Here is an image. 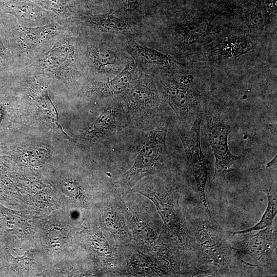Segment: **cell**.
<instances>
[{
    "mask_svg": "<svg viewBox=\"0 0 277 277\" xmlns=\"http://www.w3.org/2000/svg\"><path fill=\"white\" fill-rule=\"evenodd\" d=\"M195 212L186 211L184 214L187 226L194 238L197 268L208 271L210 275L222 274L233 271L240 264L247 265L246 262L235 257L231 242L210 210L203 206Z\"/></svg>",
    "mask_w": 277,
    "mask_h": 277,
    "instance_id": "1",
    "label": "cell"
},
{
    "mask_svg": "<svg viewBox=\"0 0 277 277\" xmlns=\"http://www.w3.org/2000/svg\"><path fill=\"white\" fill-rule=\"evenodd\" d=\"M78 28L68 22L66 29L41 51L21 62L17 71L70 80L81 72Z\"/></svg>",
    "mask_w": 277,
    "mask_h": 277,
    "instance_id": "2",
    "label": "cell"
},
{
    "mask_svg": "<svg viewBox=\"0 0 277 277\" xmlns=\"http://www.w3.org/2000/svg\"><path fill=\"white\" fill-rule=\"evenodd\" d=\"M129 193H137L151 200L170 235L184 250L194 254V240L181 208L180 193L167 182L166 177L146 176L140 180Z\"/></svg>",
    "mask_w": 277,
    "mask_h": 277,
    "instance_id": "3",
    "label": "cell"
},
{
    "mask_svg": "<svg viewBox=\"0 0 277 277\" xmlns=\"http://www.w3.org/2000/svg\"><path fill=\"white\" fill-rule=\"evenodd\" d=\"M168 125L167 118L146 133V138L133 165L124 173L112 176L115 186L122 196L128 194L133 186L146 176L166 177L169 161L166 143Z\"/></svg>",
    "mask_w": 277,
    "mask_h": 277,
    "instance_id": "4",
    "label": "cell"
},
{
    "mask_svg": "<svg viewBox=\"0 0 277 277\" xmlns=\"http://www.w3.org/2000/svg\"><path fill=\"white\" fill-rule=\"evenodd\" d=\"M68 25V22L59 19L48 25L27 27L5 13L2 26L3 38L14 58L16 69L20 62L50 45Z\"/></svg>",
    "mask_w": 277,
    "mask_h": 277,
    "instance_id": "5",
    "label": "cell"
},
{
    "mask_svg": "<svg viewBox=\"0 0 277 277\" xmlns=\"http://www.w3.org/2000/svg\"><path fill=\"white\" fill-rule=\"evenodd\" d=\"M134 128L146 133L163 120L162 104L153 80L142 74L118 100Z\"/></svg>",
    "mask_w": 277,
    "mask_h": 277,
    "instance_id": "6",
    "label": "cell"
},
{
    "mask_svg": "<svg viewBox=\"0 0 277 277\" xmlns=\"http://www.w3.org/2000/svg\"><path fill=\"white\" fill-rule=\"evenodd\" d=\"M138 194L130 193L123 196V203L132 242L141 249L153 243L165 226L152 201Z\"/></svg>",
    "mask_w": 277,
    "mask_h": 277,
    "instance_id": "7",
    "label": "cell"
},
{
    "mask_svg": "<svg viewBox=\"0 0 277 277\" xmlns=\"http://www.w3.org/2000/svg\"><path fill=\"white\" fill-rule=\"evenodd\" d=\"M138 132L130 123L120 102L109 101L94 123L83 135L111 148Z\"/></svg>",
    "mask_w": 277,
    "mask_h": 277,
    "instance_id": "8",
    "label": "cell"
},
{
    "mask_svg": "<svg viewBox=\"0 0 277 277\" xmlns=\"http://www.w3.org/2000/svg\"><path fill=\"white\" fill-rule=\"evenodd\" d=\"M243 239L231 242L235 257L240 261L249 256L259 268L274 266L273 255L276 247V230L273 225L263 229L242 234Z\"/></svg>",
    "mask_w": 277,
    "mask_h": 277,
    "instance_id": "9",
    "label": "cell"
},
{
    "mask_svg": "<svg viewBox=\"0 0 277 277\" xmlns=\"http://www.w3.org/2000/svg\"><path fill=\"white\" fill-rule=\"evenodd\" d=\"M201 118L197 115L189 130H180L179 135L185 150L187 164L195 181L201 203L207 210H209L205 193L208 170L201 146Z\"/></svg>",
    "mask_w": 277,
    "mask_h": 277,
    "instance_id": "10",
    "label": "cell"
},
{
    "mask_svg": "<svg viewBox=\"0 0 277 277\" xmlns=\"http://www.w3.org/2000/svg\"><path fill=\"white\" fill-rule=\"evenodd\" d=\"M208 140L214 157L213 179L229 171L233 164L241 159L234 155L229 149L228 135L229 127L221 117L212 112L205 115Z\"/></svg>",
    "mask_w": 277,
    "mask_h": 277,
    "instance_id": "11",
    "label": "cell"
},
{
    "mask_svg": "<svg viewBox=\"0 0 277 277\" xmlns=\"http://www.w3.org/2000/svg\"><path fill=\"white\" fill-rule=\"evenodd\" d=\"M161 88L163 98L181 122L188 119L202 98L195 87L181 82L167 80L162 82Z\"/></svg>",
    "mask_w": 277,
    "mask_h": 277,
    "instance_id": "12",
    "label": "cell"
},
{
    "mask_svg": "<svg viewBox=\"0 0 277 277\" xmlns=\"http://www.w3.org/2000/svg\"><path fill=\"white\" fill-rule=\"evenodd\" d=\"M0 9L27 27L48 25L60 19L31 0H0Z\"/></svg>",
    "mask_w": 277,
    "mask_h": 277,
    "instance_id": "13",
    "label": "cell"
},
{
    "mask_svg": "<svg viewBox=\"0 0 277 277\" xmlns=\"http://www.w3.org/2000/svg\"><path fill=\"white\" fill-rule=\"evenodd\" d=\"M101 215L102 226L111 234L117 247L132 241L124 216L121 194L116 195L104 203Z\"/></svg>",
    "mask_w": 277,
    "mask_h": 277,
    "instance_id": "14",
    "label": "cell"
},
{
    "mask_svg": "<svg viewBox=\"0 0 277 277\" xmlns=\"http://www.w3.org/2000/svg\"><path fill=\"white\" fill-rule=\"evenodd\" d=\"M126 263L125 276H167L155 263L132 242L117 247Z\"/></svg>",
    "mask_w": 277,
    "mask_h": 277,
    "instance_id": "15",
    "label": "cell"
},
{
    "mask_svg": "<svg viewBox=\"0 0 277 277\" xmlns=\"http://www.w3.org/2000/svg\"><path fill=\"white\" fill-rule=\"evenodd\" d=\"M136 79L134 77L133 67L128 64L114 77L105 82L93 83L91 93L104 97L122 95Z\"/></svg>",
    "mask_w": 277,
    "mask_h": 277,
    "instance_id": "16",
    "label": "cell"
},
{
    "mask_svg": "<svg viewBox=\"0 0 277 277\" xmlns=\"http://www.w3.org/2000/svg\"><path fill=\"white\" fill-rule=\"evenodd\" d=\"M78 18L82 19L84 25L103 33L123 32L130 28L128 22L110 14L84 16Z\"/></svg>",
    "mask_w": 277,
    "mask_h": 277,
    "instance_id": "17",
    "label": "cell"
},
{
    "mask_svg": "<svg viewBox=\"0 0 277 277\" xmlns=\"http://www.w3.org/2000/svg\"><path fill=\"white\" fill-rule=\"evenodd\" d=\"M88 65L97 72L106 71L117 62V57L112 50L103 46L90 44L84 50Z\"/></svg>",
    "mask_w": 277,
    "mask_h": 277,
    "instance_id": "18",
    "label": "cell"
},
{
    "mask_svg": "<svg viewBox=\"0 0 277 277\" xmlns=\"http://www.w3.org/2000/svg\"><path fill=\"white\" fill-rule=\"evenodd\" d=\"M251 43L244 37H233L216 43L208 50L209 56L220 58L239 56L251 48Z\"/></svg>",
    "mask_w": 277,
    "mask_h": 277,
    "instance_id": "19",
    "label": "cell"
},
{
    "mask_svg": "<svg viewBox=\"0 0 277 277\" xmlns=\"http://www.w3.org/2000/svg\"><path fill=\"white\" fill-rule=\"evenodd\" d=\"M266 193L268 203L265 211L260 221L253 226L247 229L239 230L229 231L230 235H240L248 232L263 229L266 227L273 225V220L277 213V195L276 185H273L272 188H265L263 190Z\"/></svg>",
    "mask_w": 277,
    "mask_h": 277,
    "instance_id": "20",
    "label": "cell"
},
{
    "mask_svg": "<svg viewBox=\"0 0 277 277\" xmlns=\"http://www.w3.org/2000/svg\"><path fill=\"white\" fill-rule=\"evenodd\" d=\"M42 8L55 14L60 19L68 21L75 14L78 0H31Z\"/></svg>",
    "mask_w": 277,
    "mask_h": 277,
    "instance_id": "21",
    "label": "cell"
},
{
    "mask_svg": "<svg viewBox=\"0 0 277 277\" xmlns=\"http://www.w3.org/2000/svg\"><path fill=\"white\" fill-rule=\"evenodd\" d=\"M48 87L47 84L40 85L37 88L36 94L31 95L38 103L39 106L46 113L48 117L51 120L52 123L57 126L60 132L69 140H73L69 137L63 130L60 125L57 112L55 106L52 103L48 94Z\"/></svg>",
    "mask_w": 277,
    "mask_h": 277,
    "instance_id": "22",
    "label": "cell"
},
{
    "mask_svg": "<svg viewBox=\"0 0 277 277\" xmlns=\"http://www.w3.org/2000/svg\"><path fill=\"white\" fill-rule=\"evenodd\" d=\"M266 4H260L253 7L249 12V26L256 29H261L266 26L270 18V14L275 9V5L271 1H266Z\"/></svg>",
    "mask_w": 277,
    "mask_h": 277,
    "instance_id": "23",
    "label": "cell"
},
{
    "mask_svg": "<svg viewBox=\"0 0 277 277\" xmlns=\"http://www.w3.org/2000/svg\"><path fill=\"white\" fill-rule=\"evenodd\" d=\"M136 53L144 62L161 68H168L173 66L172 59L168 55L148 47L136 45Z\"/></svg>",
    "mask_w": 277,
    "mask_h": 277,
    "instance_id": "24",
    "label": "cell"
},
{
    "mask_svg": "<svg viewBox=\"0 0 277 277\" xmlns=\"http://www.w3.org/2000/svg\"><path fill=\"white\" fill-rule=\"evenodd\" d=\"M5 13L0 9V73L15 72L16 66L10 51L3 40L2 26Z\"/></svg>",
    "mask_w": 277,
    "mask_h": 277,
    "instance_id": "25",
    "label": "cell"
},
{
    "mask_svg": "<svg viewBox=\"0 0 277 277\" xmlns=\"http://www.w3.org/2000/svg\"><path fill=\"white\" fill-rule=\"evenodd\" d=\"M60 186L62 192L67 196L73 199H80L83 195L82 190L76 181L67 178L62 180Z\"/></svg>",
    "mask_w": 277,
    "mask_h": 277,
    "instance_id": "26",
    "label": "cell"
},
{
    "mask_svg": "<svg viewBox=\"0 0 277 277\" xmlns=\"http://www.w3.org/2000/svg\"><path fill=\"white\" fill-rule=\"evenodd\" d=\"M48 156V154L46 150L38 148L30 154L28 161L32 166H38L47 160Z\"/></svg>",
    "mask_w": 277,
    "mask_h": 277,
    "instance_id": "27",
    "label": "cell"
},
{
    "mask_svg": "<svg viewBox=\"0 0 277 277\" xmlns=\"http://www.w3.org/2000/svg\"><path fill=\"white\" fill-rule=\"evenodd\" d=\"M126 6L129 8H135L138 5V0H123Z\"/></svg>",
    "mask_w": 277,
    "mask_h": 277,
    "instance_id": "28",
    "label": "cell"
},
{
    "mask_svg": "<svg viewBox=\"0 0 277 277\" xmlns=\"http://www.w3.org/2000/svg\"><path fill=\"white\" fill-rule=\"evenodd\" d=\"M276 155H275L270 161H269L266 165L267 168L270 167L276 164Z\"/></svg>",
    "mask_w": 277,
    "mask_h": 277,
    "instance_id": "29",
    "label": "cell"
}]
</instances>
